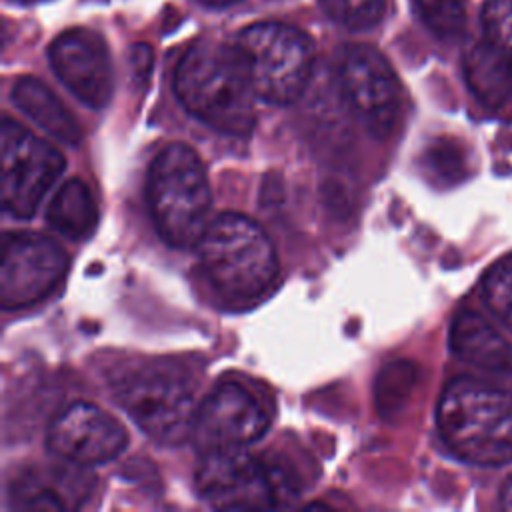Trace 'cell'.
I'll return each instance as SVG.
<instances>
[{"label":"cell","mask_w":512,"mask_h":512,"mask_svg":"<svg viewBox=\"0 0 512 512\" xmlns=\"http://www.w3.org/2000/svg\"><path fill=\"white\" fill-rule=\"evenodd\" d=\"M48 224L70 240H86L98 224V208L88 186L78 180H66L46 210Z\"/></svg>","instance_id":"17"},{"label":"cell","mask_w":512,"mask_h":512,"mask_svg":"<svg viewBox=\"0 0 512 512\" xmlns=\"http://www.w3.org/2000/svg\"><path fill=\"white\" fill-rule=\"evenodd\" d=\"M502 504H504L506 510H512V476H510V480L506 482V486L502 490Z\"/></svg>","instance_id":"24"},{"label":"cell","mask_w":512,"mask_h":512,"mask_svg":"<svg viewBox=\"0 0 512 512\" xmlns=\"http://www.w3.org/2000/svg\"><path fill=\"white\" fill-rule=\"evenodd\" d=\"M270 414L244 384H220L196 408L190 438L202 452L234 450L256 442L268 428Z\"/></svg>","instance_id":"11"},{"label":"cell","mask_w":512,"mask_h":512,"mask_svg":"<svg viewBox=\"0 0 512 512\" xmlns=\"http://www.w3.org/2000/svg\"><path fill=\"white\" fill-rule=\"evenodd\" d=\"M426 26L442 36L454 38L466 26V0H414Z\"/></svg>","instance_id":"19"},{"label":"cell","mask_w":512,"mask_h":512,"mask_svg":"<svg viewBox=\"0 0 512 512\" xmlns=\"http://www.w3.org/2000/svg\"><path fill=\"white\" fill-rule=\"evenodd\" d=\"M174 90L180 104L216 132L246 136L256 124V90L236 42L194 44L178 62Z\"/></svg>","instance_id":"1"},{"label":"cell","mask_w":512,"mask_h":512,"mask_svg":"<svg viewBox=\"0 0 512 512\" xmlns=\"http://www.w3.org/2000/svg\"><path fill=\"white\" fill-rule=\"evenodd\" d=\"M52 70L88 108H104L112 96V62L104 40L88 28H70L48 48Z\"/></svg>","instance_id":"13"},{"label":"cell","mask_w":512,"mask_h":512,"mask_svg":"<svg viewBox=\"0 0 512 512\" xmlns=\"http://www.w3.org/2000/svg\"><path fill=\"white\" fill-rule=\"evenodd\" d=\"M414 384V366L408 362H394L382 370L378 380V404L384 410L398 408L410 394Z\"/></svg>","instance_id":"21"},{"label":"cell","mask_w":512,"mask_h":512,"mask_svg":"<svg viewBox=\"0 0 512 512\" xmlns=\"http://www.w3.org/2000/svg\"><path fill=\"white\" fill-rule=\"evenodd\" d=\"M482 298L490 312L512 328V254L498 260L482 280Z\"/></svg>","instance_id":"18"},{"label":"cell","mask_w":512,"mask_h":512,"mask_svg":"<svg viewBox=\"0 0 512 512\" xmlns=\"http://www.w3.org/2000/svg\"><path fill=\"white\" fill-rule=\"evenodd\" d=\"M68 270L64 248L38 232H6L0 244V302L6 310L48 296Z\"/></svg>","instance_id":"10"},{"label":"cell","mask_w":512,"mask_h":512,"mask_svg":"<svg viewBox=\"0 0 512 512\" xmlns=\"http://www.w3.org/2000/svg\"><path fill=\"white\" fill-rule=\"evenodd\" d=\"M202 4H206V6H228V4H234V2H238V0H200Z\"/></svg>","instance_id":"25"},{"label":"cell","mask_w":512,"mask_h":512,"mask_svg":"<svg viewBox=\"0 0 512 512\" xmlns=\"http://www.w3.org/2000/svg\"><path fill=\"white\" fill-rule=\"evenodd\" d=\"M2 206L30 218L66 168L64 156L10 118L2 120Z\"/></svg>","instance_id":"9"},{"label":"cell","mask_w":512,"mask_h":512,"mask_svg":"<svg viewBox=\"0 0 512 512\" xmlns=\"http://www.w3.org/2000/svg\"><path fill=\"white\" fill-rule=\"evenodd\" d=\"M146 196L160 236L176 248L196 246L210 220L212 194L198 154L184 144L164 146L150 164Z\"/></svg>","instance_id":"4"},{"label":"cell","mask_w":512,"mask_h":512,"mask_svg":"<svg viewBox=\"0 0 512 512\" xmlns=\"http://www.w3.org/2000/svg\"><path fill=\"white\" fill-rule=\"evenodd\" d=\"M150 60H152V54H150V48H148V46H144V44L134 46V50H132V62H134V68H136L138 74L148 72Z\"/></svg>","instance_id":"23"},{"label":"cell","mask_w":512,"mask_h":512,"mask_svg":"<svg viewBox=\"0 0 512 512\" xmlns=\"http://www.w3.org/2000/svg\"><path fill=\"white\" fill-rule=\"evenodd\" d=\"M236 46L262 100L290 104L308 86L314 48L300 30L280 22H258L238 34Z\"/></svg>","instance_id":"5"},{"label":"cell","mask_w":512,"mask_h":512,"mask_svg":"<svg viewBox=\"0 0 512 512\" xmlns=\"http://www.w3.org/2000/svg\"><path fill=\"white\" fill-rule=\"evenodd\" d=\"M198 246L210 284L228 300L260 298L278 276L268 234L244 214L226 212L210 220Z\"/></svg>","instance_id":"3"},{"label":"cell","mask_w":512,"mask_h":512,"mask_svg":"<svg viewBox=\"0 0 512 512\" xmlns=\"http://www.w3.org/2000/svg\"><path fill=\"white\" fill-rule=\"evenodd\" d=\"M480 18L486 40L512 56V0H488Z\"/></svg>","instance_id":"22"},{"label":"cell","mask_w":512,"mask_h":512,"mask_svg":"<svg viewBox=\"0 0 512 512\" xmlns=\"http://www.w3.org/2000/svg\"><path fill=\"white\" fill-rule=\"evenodd\" d=\"M446 446L470 464L500 466L512 460V394L478 378L446 384L436 410Z\"/></svg>","instance_id":"2"},{"label":"cell","mask_w":512,"mask_h":512,"mask_svg":"<svg viewBox=\"0 0 512 512\" xmlns=\"http://www.w3.org/2000/svg\"><path fill=\"white\" fill-rule=\"evenodd\" d=\"M196 490L220 510H260L286 502L292 480L244 448L204 454L196 468Z\"/></svg>","instance_id":"6"},{"label":"cell","mask_w":512,"mask_h":512,"mask_svg":"<svg viewBox=\"0 0 512 512\" xmlns=\"http://www.w3.org/2000/svg\"><path fill=\"white\" fill-rule=\"evenodd\" d=\"M464 74L472 94L488 108H498L512 96V56L488 40L466 52Z\"/></svg>","instance_id":"16"},{"label":"cell","mask_w":512,"mask_h":512,"mask_svg":"<svg viewBox=\"0 0 512 512\" xmlns=\"http://www.w3.org/2000/svg\"><path fill=\"white\" fill-rule=\"evenodd\" d=\"M450 350L460 360L486 370H502L512 360L510 344L474 310L456 314L450 326Z\"/></svg>","instance_id":"14"},{"label":"cell","mask_w":512,"mask_h":512,"mask_svg":"<svg viewBox=\"0 0 512 512\" xmlns=\"http://www.w3.org/2000/svg\"><path fill=\"white\" fill-rule=\"evenodd\" d=\"M124 426L106 410L90 402L66 406L48 426V448L70 464H102L126 446Z\"/></svg>","instance_id":"12"},{"label":"cell","mask_w":512,"mask_h":512,"mask_svg":"<svg viewBox=\"0 0 512 512\" xmlns=\"http://www.w3.org/2000/svg\"><path fill=\"white\" fill-rule=\"evenodd\" d=\"M12 102L36 126L68 146L82 142V128L58 96L38 78L22 76L12 86Z\"/></svg>","instance_id":"15"},{"label":"cell","mask_w":512,"mask_h":512,"mask_svg":"<svg viewBox=\"0 0 512 512\" xmlns=\"http://www.w3.org/2000/svg\"><path fill=\"white\" fill-rule=\"evenodd\" d=\"M338 88L374 138H388L400 120L402 94L388 60L372 46H344L336 58Z\"/></svg>","instance_id":"8"},{"label":"cell","mask_w":512,"mask_h":512,"mask_svg":"<svg viewBox=\"0 0 512 512\" xmlns=\"http://www.w3.org/2000/svg\"><path fill=\"white\" fill-rule=\"evenodd\" d=\"M326 12L350 30H368L384 14V0H320Z\"/></svg>","instance_id":"20"},{"label":"cell","mask_w":512,"mask_h":512,"mask_svg":"<svg viewBox=\"0 0 512 512\" xmlns=\"http://www.w3.org/2000/svg\"><path fill=\"white\" fill-rule=\"evenodd\" d=\"M114 394L128 416L156 442L178 444L190 436L194 394L180 378L156 370H128L114 380Z\"/></svg>","instance_id":"7"}]
</instances>
